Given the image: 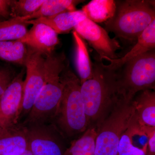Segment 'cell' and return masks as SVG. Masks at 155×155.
Wrapping results in <instances>:
<instances>
[{
	"mask_svg": "<svg viewBox=\"0 0 155 155\" xmlns=\"http://www.w3.org/2000/svg\"><path fill=\"white\" fill-rule=\"evenodd\" d=\"M81 93L88 127L97 128L119 98L116 69H109L97 59L93 63L92 78L81 84Z\"/></svg>",
	"mask_w": 155,
	"mask_h": 155,
	"instance_id": "cell-1",
	"label": "cell"
},
{
	"mask_svg": "<svg viewBox=\"0 0 155 155\" xmlns=\"http://www.w3.org/2000/svg\"><path fill=\"white\" fill-rule=\"evenodd\" d=\"M68 65L64 54L46 57V79L25 119L27 126L47 124L54 119L63 93L61 74Z\"/></svg>",
	"mask_w": 155,
	"mask_h": 155,
	"instance_id": "cell-2",
	"label": "cell"
},
{
	"mask_svg": "<svg viewBox=\"0 0 155 155\" xmlns=\"http://www.w3.org/2000/svg\"><path fill=\"white\" fill-rule=\"evenodd\" d=\"M113 17L104 22L105 29L116 38L136 42L139 37L155 19V1H116Z\"/></svg>",
	"mask_w": 155,
	"mask_h": 155,
	"instance_id": "cell-3",
	"label": "cell"
},
{
	"mask_svg": "<svg viewBox=\"0 0 155 155\" xmlns=\"http://www.w3.org/2000/svg\"><path fill=\"white\" fill-rule=\"evenodd\" d=\"M63 93L54 119L60 131L68 137L84 132L88 122L81 93L80 79L67 65L61 73Z\"/></svg>",
	"mask_w": 155,
	"mask_h": 155,
	"instance_id": "cell-4",
	"label": "cell"
},
{
	"mask_svg": "<svg viewBox=\"0 0 155 155\" xmlns=\"http://www.w3.org/2000/svg\"><path fill=\"white\" fill-rule=\"evenodd\" d=\"M116 70L118 95L127 101H132L137 93L155 89V50L130 60Z\"/></svg>",
	"mask_w": 155,
	"mask_h": 155,
	"instance_id": "cell-5",
	"label": "cell"
},
{
	"mask_svg": "<svg viewBox=\"0 0 155 155\" xmlns=\"http://www.w3.org/2000/svg\"><path fill=\"white\" fill-rule=\"evenodd\" d=\"M135 117L132 101H127L119 97L97 127L94 155H116L122 134Z\"/></svg>",
	"mask_w": 155,
	"mask_h": 155,
	"instance_id": "cell-6",
	"label": "cell"
},
{
	"mask_svg": "<svg viewBox=\"0 0 155 155\" xmlns=\"http://www.w3.org/2000/svg\"><path fill=\"white\" fill-rule=\"evenodd\" d=\"M25 66L26 76L24 81L20 115L28 114L30 112L46 79L45 58L41 53L29 48Z\"/></svg>",
	"mask_w": 155,
	"mask_h": 155,
	"instance_id": "cell-7",
	"label": "cell"
},
{
	"mask_svg": "<svg viewBox=\"0 0 155 155\" xmlns=\"http://www.w3.org/2000/svg\"><path fill=\"white\" fill-rule=\"evenodd\" d=\"M84 40H85L99 55L98 59L104 58L110 59L119 58L116 51L121 48L116 38H111L104 28L86 18L74 28Z\"/></svg>",
	"mask_w": 155,
	"mask_h": 155,
	"instance_id": "cell-8",
	"label": "cell"
},
{
	"mask_svg": "<svg viewBox=\"0 0 155 155\" xmlns=\"http://www.w3.org/2000/svg\"><path fill=\"white\" fill-rule=\"evenodd\" d=\"M25 127L28 148L33 155H64L65 150L55 127L46 124Z\"/></svg>",
	"mask_w": 155,
	"mask_h": 155,
	"instance_id": "cell-9",
	"label": "cell"
},
{
	"mask_svg": "<svg viewBox=\"0 0 155 155\" xmlns=\"http://www.w3.org/2000/svg\"><path fill=\"white\" fill-rule=\"evenodd\" d=\"M24 74V70H22L15 76L0 97V117L5 127L16 125L20 116L23 99Z\"/></svg>",
	"mask_w": 155,
	"mask_h": 155,
	"instance_id": "cell-10",
	"label": "cell"
},
{
	"mask_svg": "<svg viewBox=\"0 0 155 155\" xmlns=\"http://www.w3.org/2000/svg\"><path fill=\"white\" fill-rule=\"evenodd\" d=\"M32 25L27 33L18 41L43 55L46 57L51 55L60 43L58 34L43 23H35Z\"/></svg>",
	"mask_w": 155,
	"mask_h": 155,
	"instance_id": "cell-11",
	"label": "cell"
},
{
	"mask_svg": "<svg viewBox=\"0 0 155 155\" xmlns=\"http://www.w3.org/2000/svg\"><path fill=\"white\" fill-rule=\"evenodd\" d=\"M28 148L25 126L0 128V155H19Z\"/></svg>",
	"mask_w": 155,
	"mask_h": 155,
	"instance_id": "cell-12",
	"label": "cell"
},
{
	"mask_svg": "<svg viewBox=\"0 0 155 155\" xmlns=\"http://www.w3.org/2000/svg\"><path fill=\"white\" fill-rule=\"evenodd\" d=\"M155 19L139 37L133 47L123 57L114 60L104 58L102 60H105L110 63L106 65L109 69H117L130 60L155 50Z\"/></svg>",
	"mask_w": 155,
	"mask_h": 155,
	"instance_id": "cell-13",
	"label": "cell"
},
{
	"mask_svg": "<svg viewBox=\"0 0 155 155\" xmlns=\"http://www.w3.org/2000/svg\"><path fill=\"white\" fill-rule=\"evenodd\" d=\"M87 18L82 10H75L61 13L51 17H41L27 20L29 25L41 23L48 25L58 34L68 33L74 30L75 26Z\"/></svg>",
	"mask_w": 155,
	"mask_h": 155,
	"instance_id": "cell-14",
	"label": "cell"
},
{
	"mask_svg": "<svg viewBox=\"0 0 155 155\" xmlns=\"http://www.w3.org/2000/svg\"><path fill=\"white\" fill-rule=\"evenodd\" d=\"M136 116L142 127H155V92L151 90L140 92L132 101Z\"/></svg>",
	"mask_w": 155,
	"mask_h": 155,
	"instance_id": "cell-15",
	"label": "cell"
},
{
	"mask_svg": "<svg viewBox=\"0 0 155 155\" xmlns=\"http://www.w3.org/2000/svg\"><path fill=\"white\" fill-rule=\"evenodd\" d=\"M75 45V64L81 84L93 76V63L92 62L87 46L84 40L72 31Z\"/></svg>",
	"mask_w": 155,
	"mask_h": 155,
	"instance_id": "cell-16",
	"label": "cell"
},
{
	"mask_svg": "<svg viewBox=\"0 0 155 155\" xmlns=\"http://www.w3.org/2000/svg\"><path fill=\"white\" fill-rule=\"evenodd\" d=\"M116 1L93 0L82 8L87 18L95 23L105 22L113 17L116 10Z\"/></svg>",
	"mask_w": 155,
	"mask_h": 155,
	"instance_id": "cell-17",
	"label": "cell"
},
{
	"mask_svg": "<svg viewBox=\"0 0 155 155\" xmlns=\"http://www.w3.org/2000/svg\"><path fill=\"white\" fill-rule=\"evenodd\" d=\"M84 1L78 0H45L38 11L28 16L29 20L41 17H51L68 11H75V7Z\"/></svg>",
	"mask_w": 155,
	"mask_h": 155,
	"instance_id": "cell-18",
	"label": "cell"
},
{
	"mask_svg": "<svg viewBox=\"0 0 155 155\" xmlns=\"http://www.w3.org/2000/svg\"><path fill=\"white\" fill-rule=\"evenodd\" d=\"M29 48L18 40L0 41V60L25 66Z\"/></svg>",
	"mask_w": 155,
	"mask_h": 155,
	"instance_id": "cell-19",
	"label": "cell"
},
{
	"mask_svg": "<svg viewBox=\"0 0 155 155\" xmlns=\"http://www.w3.org/2000/svg\"><path fill=\"white\" fill-rule=\"evenodd\" d=\"M28 17H15L0 22V41L18 40L27 33Z\"/></svg>",
	"mask_w": 155,
	"mask_h": 155,
	"instance_id": "cell-20",
	"label": "cell"
},
{
	"mask_svg": "<svg viewBox=\"0 0 155 155\" xmlns=\"http://www.w3.org/2000/svg\"><path fill=\"white\" fill-rule=\"evenodd\" d=\"M140 127L136 117L122 134L116 155H147V144L140 148L134 143V136Z\"/></svg>",
	"mask_w": 155,
	"mask_h": 155,
	"instance_id": "cell-21",
	"label": "cell"
},
{
	"mask_svg": "<svg viewBox=\"0 0 155 155\" xmlns=\"http://www.w3.org/2000/svg\"><path fill=\"white\" fill-rule=\"evenodd\" d=\"M97 128L89 126L81 137L72 142L64 155H94Z\"/></svg>",
	"mask_w": 155,
	"mask_h": 155,
	"instance_id": "cell-22",
	"label": "cell"
},
{
	"mask_svg": "<svg viewBox=\"0 0 155 155\" xmlns=\"http://www.w3.org/2000/svg\"><path fill=\"white\" fill-rule=\"evenodd\" d=\"M45 0H19L12 1L11 18L28 17L40 8Z\"/></svg>",
	"mask_w": 155,
	"mask_h": 155,
	"instance_id": "cell-23",
	"label": "cell"
},
{
	"mask_svg": "<svg viewBox=\"0 0 155 155\" xmlns=\"http://www.w3.org/2000/svg\"><path fill=\"white\" fill-rule=\"evenodd\" d=\"M15 77L10 69L0 68V97Z\"/></svg>",
	"mask_w": 155,
	"mask_h": 155,
	"instance_id": "cell-24",
	"label": "cell"
},
{
	"mask_svg": "<svg viewBox=\"0 0 155 155\" xmlns=\"http://www.w3.org/2000/svg\"><path fill=\"white\" fill-rule=\"evenodd\" d=\"M12 0H0V18L8 19L11 17Z\"/></svg>",
	"mask_w": 155,
	"mask_h": 155,
	"instance_id": "cell-25",
	"label": "cell"
},
{
	"mask_svg": "<svg viewBox=\"0 0 155 155\" xmlns=\"http://www.w3.org/2000/svg\"><path fill=\"white\" fill-rule=\"evenodd\" d=\"M19 155H33L31 152V151L30 150L29 148L25 150L24 152L20 154Z\"/></svg>",
	"mask_w": 155,
	"mask_h": 155,
	"instance_id": "cell-26",
	"label": "cell"
},
{
	"mask_svg": "<svg viewBox=\"0 0 155 155\" xmlns=\"http://www.w3.org/2000/svg\"><path fill=\"white\" fill-rule=\"evenodd\" d=\"M3 127H5V126H4L2 121V119H1V117H0V128H3Z\"/></svg>",
	"mask_w": 155,
	"mask_h": 155,
	"instance_id": "cell-27",
	"label": "cell"
}]
</instances>
